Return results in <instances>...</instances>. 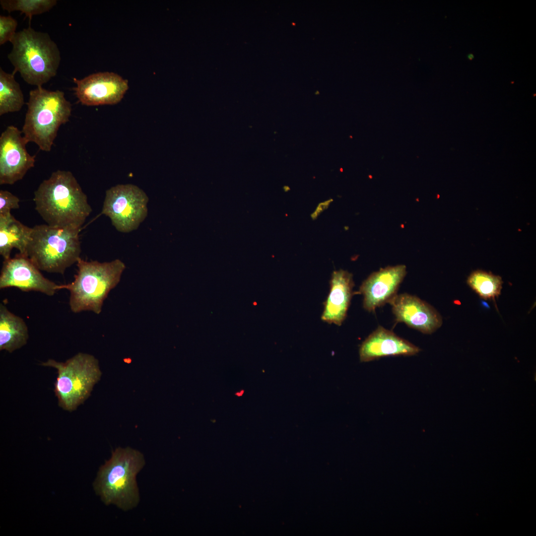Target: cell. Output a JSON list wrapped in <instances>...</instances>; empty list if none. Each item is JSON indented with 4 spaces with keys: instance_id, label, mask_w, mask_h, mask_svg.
Here are the masks:
<instances>
[{
    "instance_id": "cell-11",
    "label": "cell",
    "mask_w": 536,
    "mask_h": 536,
    "mask_svg": "<svg viewBox=\"0 0 536 536\" xmlns=\"http://www.w3.org/2000/svg\"><path fill=\"white\" fill-rule=\"evenodd\" d=\"M73 81L76 97L86 106L117 104L129 88L128 81L112 72L92 73L81 79L73 78Z\"/></svg>"
},
{
    "instance_id": "cell-18",
    "label": "cell",
    "mask_w": 536,
    "mask_h": 536,
    "mask_svg": "<svg viewBox=\"0 0 536 536\" xmlns=\"http://www.w3.org/2000/svg\"><path fill=\"white\" fill-rule=\"evenodd\" d=\"M14 73L0 68V115L20 111L24 104L23 92Z\"/></svg>"
},
{
    "instance_id": "cell-3",
    "label": "cell",
    "mask_w": 536,
    "mask_h": 536,
    "mask_svg": "<svg viewBox=\"0 0 536 536\" xmlns=\"http://www.w3.org/2000/svg\"><path fill=\"white\" fill-rule=\"evenodd\" d=\"M76 266L73 281L58 285L57 290L69 291V305L73 313L91 311L99 314L109 292L120 282L126 266L119 259L101 263L80 258Z\"/></svg>"
},
{
    "instance_id": "cell-7",
    "label": "cell",
    "mask_w": 536,
    "mask_h": 536,
    "mask_svg": "<svg viewBox=\"0 0 536 536\" xmlns=\"http://www.w3.org/2000/svg\"><path fill=\"white\" fill-rule=\"evenodd\" d=\"M41 365L57 370L55 393L59 405L69 411L75 410L89 397L102 375L98 360L85 353H78L65 362L49 359Z\"/></svg>"
},
{
    "instance_id": "cell-12",
    "label": "cell",
    "mask_w": 536,
    "mask_h": 536,
    "mask_svg": "<svg viewBox=\"0 0 536 536\" xmlns=\"http://www.w3.org/2000/svg\"><path fill=\"white\" fill-rule=\"evenodd\" d=\"M397 322L424 334H431L442 325L439 313L427 302L408 293L397 294L389 303Z\"/></svg>"
},
{
    "instance_id": "cell-1",
    "label": "cell",
    "mask_w": 536,
    "mask_h": 536,
    "mask_svg": "<svg viewBox=\"0 0 536 536\" xmlns=\"http://www.w3.org/2000/svg\"><path fill=\"white\" fill-rule=\"evenodd\" d=\"M35 209L49 226L81 229L92 211L72 173L58 170L35 191Z\"/></svg>"
},
{
    "instance_id": "cell-5",
    "label": "cell",
    "mask_w": 536,
    "mask_h": 536,
    "mask_svg": "<svg viewBox=\"0 0 536 536\" xmlns=\"http://www.w3.org/2000/svg\"><path fill=\"white\" fill-rule=\"evenodd\" d=\"M27 105L23 136L27 143L34 142L40 150L49 152L60 127L69 121L71 104L63 91L39 86L29 92Z\"/></svg>"
},
{
    "instance_id": "cell-10",
    "label": "cell",
    "mask_w": 536,
    "mask_h": 536,
    "mask_svg": "<svg viewBox=\"0 0 536 536\" xmlns=\"http://www.w3.org/2000/svg\"><path fill=\"white\" fill-rule=\"evenodd\" d=\"M58 284L46 278L25 254L4 260L0 274V289L16 287L22 291H36L54 295Z\"/></svg>"
},
{
    "instance_id": "cell-9",
    "label": "cell",
    "mask_w": 536,
    "mask_h": 536,
    "mask_svg": "<svg viewBox=\"0 0 536 536\" xmlns=\"http://www.w3.org/2000/svg\"><path fill=\"white\" fill-rule=\"evenodd\" d=\"M22 132L10 125L0 136V184L13 185L21 180L34 166L35 156L31 155Z\"/></svg>"
},
{
    "instance_id": "cell-15",
    "label": "cell",
    "mask_w": 536,
    "mask_h": 536,
    "mask_svg": "<svg viewBox=\"0 0 536 536\" xmlns=\"http://www.w3.org/2000/svg\"><path fill=\"white\" fill-rule=\"evenodd\" d=\"M352 274L346 270L334 271L330 280V290L325 302L323 321L341 326L346 318L353 294Z\"/></svg>"
},
{
    "instance_id": "cell-19",
    "label": "cell",
    "mask_w": 536,
    "mask_h": 536,
    "mask_svg": "<svg viewBox=\"0 0 536 536\" xmlns=\"http://www.w3.org/2000/svg\"><path fill=\"white\" fill-rule=\"evenodd\" d=\"M467 282L480 297L491 300H495L500 295L503 283L499 275L482 270L472 271Z\"/></svg>"
},
{
    "instance_id": "cell-13",
    "label": "cell",
    "mask_w": 536,
    "mask_h": 536,
    "mask_svg": "<svg viewBox=\"0 0 536 536\" xmlns=\"http://www.w3.org/2000/svg\"><path fill=\"white\" fill-rule=\"evenodd\" d=\"M406 274L404 265L388 266L372 273L362 283L359 293L363 296V306L374 312L397 294L399 287Z\"/></svg>"
},
{
    "instance_id": "cell-17",
    "label": "cell",
    "mask_w": 536,
    "mask_h": 536,
    "mask_svg": "<svg viewBox=\"0 0 536 536\" xmlns=\"http://www.w3.org/2000/svg\"><path fill=\"white\" fill-rule=\"evenodd\" d=\"M32 228L16 220L11 214L0 216V254L4 260L10 258L13 248L25 254Z\"/></svg>"
},
{
    "instance_id": "cell-23",
    "label": "cell",
    "mask_w": 536,
    "mask_h": 536,
    "mask_svg": "<svg viewBox=\"0 0 536 536\" xmlns=\"http://www.w3.org/2000/svg\"><path fill=\"white\" fill-rule=\"evenodd\" d=\"M467 57L469 60H472L474 58V56L472 54H469L468 55Z\"/></svg>"
},
{
    "instance_id": "cell-2",
    "label": "cell",
    "mask_w": 536,
    "mask_h": 536,
    "mask_svg": "<svg viewBox=\"0 0 536 536\" xmlns=\"http://www.w3.org/2000/svg\"><path fill=\"white\" fill-rule=\"evenodd\" d=\"M7 58L28 84L42 86L57 73L61 53L57 44L45 32L31 26L16 32Z\"/></svg>"
},
{
    "instance_id": "cell-20",
    "label": "cell",
    "mask_w": 536,
    "mask_h": 536,
    "mask_svg": "<svg viewBox=\"0 0 536 536\" xmlns=\"http://www.w3.org/2000/svg\"><path fill=\"white\" fill-rule=\"evenodd\" d=\"M56 0H0L2 8L8 12L19 11L31 19L33 15L50 11L56 5Z\"/></svg>"
},
{
    "instance_id": "cell-14",
    "label": "cell",
    "mask_w": 536,
    "mask_h": 536,
    "mask_svg": "<svg viewBox=\"0 0 536 536\" xmlns=\"http://www.w3.org/2000/svg\"><path fill=\"white\" fill-rule=\"evenodd\" d=\"M420 350L409 341L379 326L362 342L359 355L360 361L366 362L388 356H412Z\"/></svg>"
},
{
    "instance_id": "cell-21",
    "label": "cell",
    "mask_w": 536,
    "mask_h": 536,
    "mask_svg": "<svg viewBox=\"0 0 536 536\" xmlns=\"http://www.w3.org/2000/svg\"><path fill=\"white\" fill-rule=\"evenodd\" d=\"M18 22L10 15H0V45L10 41L16 33Z\"/></svg>"
},
{
    "instance_id": "cell-6",
    "label": "cell",
    "mask_w": 536,
    "mask_h": 536,
    "mask_svg": "<svg viewBox=\"0 0 536 536\" xmlns=\"http://www.w3.org/2000/svg\"><path fill=\"white\" fill-rule=\"evenodd\" d=\"M80 230L35 225L32 228L25 255L40 270L64 274L80 258Z\"/></svg>"
},
{
    "instance_id": "cell-22",
    "label": "cell",
    "mask_w": 536,
    "mask_h": 536,
    "mask_svg": "<svg viewBox=\"0 0 536 536\" xmlns=\"http://www.w3.org/2000/svg\"><path fill=\"white\" fill-rule=\"evenodd\" d=\"M19 199L11 193L6 190L0 191V216L11 214L12 209L19 207Z\"/></svg>"
},
{
    "instance_id": "cell-8",
    "label": "cell",
    "mask_w": 536,
    "mask_h": 536,
    "mask_svg": "<svg viewBox=\"0 0 536 536\" xmlns=\"http://www.w3.org/2000/svg\"><path fill=\"white\" fill-rule=\"evenodd\" d=\"M146 194L133 184H119L106 191L101 214L109 217L119 232L137 229L148 213Z\"/></svg>"
},
{
    "instance_id": "cell-16",
    "label": "cell",
    "mask_w": 536,
    "mask_h": 536,
    "mask_svg": "<svg viewBox=\"0 0 536 536\" xmlns=\"http://www.w3.org/2000/svg\"><path fill=\"white\" fill-rule=\"evenodd\" d=\"M29 338L28 330L21 317L0 304V350L11 353L24 346Z\"/></svg>"
},
{
    "instance_id": "cell-4",
    "label": "cell",
    "mask_w": 536,
    "mask_h": 536,
    "mask_svg": "<svg viewBox=\"0 0 536 536\" xmlns=\"http://www.w3.org/2000/svg\"><path fill=\"white\" fill-rule=\"evenodd\" d=\"M145 465L143 455L130 447L118 448L99 469L94 488L106 504L124 511L136 506L139 500L136 476Z\"/></svg>"
}]
</instances>
